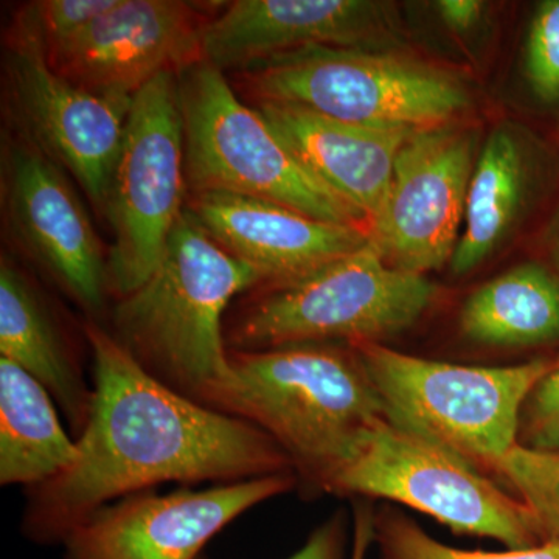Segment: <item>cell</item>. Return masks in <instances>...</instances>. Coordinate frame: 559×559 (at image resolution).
<instances>
[{"instance_id":"cell-1","label":"cell","mask_w":559,"mask_h":559,"mask_svg":"<svg viewBox=\"0 0 559 559\" xmlns=\"http://www.w3.org/2000/svg\"><path fill=\"white\" fill-rule=\"evenodd\" d=\"M84 334L94 380L90 418L75 462L32 488L22 533L33 543L62 546L95 511L167 481L234 484L293 468L264 430L168 388L97 323Z\"/></svg>"},{"instance_id":"cell-2","label":"cell","mask_w":559,"mask_h":559,"mask_svg":"<svg viewBox=\"0 0 559 559\" xmlns=\"http://www.w3.org/2000/svg\"><path fill=\"white\" fill-rule=\"evenodd\" d=\"M229 380L205 406L246 419L272 437L319 487L352 457L384 406L358 353L329 342L237 352Z\"/></svg>"},{"instance_id":"cell-3","label":"cell","mask_w":559,"mask_h":559,"mask_svg":"<svg viewBox=\"0 0 559 559\" xmlns=\"http://www.w3.org/2000/svg\"><path fill=\"white\" fill-rule=\"evenodd\" d=\"M260 283L186 207L156 270L117 301L112 336L154 378L204 403L230 377L227 307Z\"/></svg>"},{"instance_id":"cell-4","label":"cell","mask_w":559,"mask_h":559,"mask_svg":"<svg viewBox=\"0 0 559 559\" xmlns=\"http://www.w3.org/2000/svg\"><path fill=\"white\" fill-rule=\"evenodd\" d=\"M187 183L275 202L312 218L360 226L367 216L331 190L274 127L231 91L224 72L198 60L178 72Z\"/></svg>"},{"instance_id":"cell-5","label":"cell","mask_w":559,"mask_h":559,"mask_svg":"<svg viewBox=\"0 0 559 559\" xmlns=\"http://www.w3.org/2000/svg\"><path fill=\"white\" fill-rule=\"evenodd\" d=\"M352 347L380 393L388 421L489 468L520 444L525 403L555 364L459 366L378 342Z\"/></svg>"},{"instance_id":"cell-6","label":"cell","mask_w":559,"mask_h":559,"mask_svg":"<svg viewBox=\"0 0 559 559\" xmlns=\"http://www.w3.org/2000/svg\"><path fill=\"white\" fill-rule=\"evenodd\" d=\"M436 294L426 275L390 266L370 241L250 301L226 331L227 348L257 352L331 341L380 344L414 326Z\"/></svg>"},{"instance_id":"cell-7","label":"cell","mask_w":559,"mask_h":559,"mask_svg":"<svg viewBox=\"0 0 559 559\" xmlns=\"http://www.w3.org/2000/svg\"><path fill=\"white\" fill-rule=\"evenodd\" d=\"M246 81L261 103H288L374 128L444 127L469 103L450 73L370 49L294 51L246 70Z\"/></svg>"},{"instance_id":"cell-8","label":"cell","mask_w":559,"mask_h":559,"mask_svg":"<svg viewBox=\"0 0 559 559\" xmlns=\"http://www.w3.org/2000/svg\"><path fill=\"white\" fill-rule=\"evenodd\" d=\"M326 491L392 500L462 535L521 550L539 546L528 507L450 448L380 419L362 437Z\"/></svg>"},{"instance_id":"cell-9","label":"cell","mask_w":559,"mask_h":559,"mask_svg":"<svg viewBox=\"0 0 559 559\" xmlns=\"http://www.w3.org/2000/svg\"><path fill=\"white\" fill-rule=\"evenodd\" d=\"M186 135L178 72H164L132 97L106 197L112 229L109 290L127 297L156 270L186 212Z\"/></svg>"},{"instance_id":"cell-10","label":"cell","mask_w":559,"mask_h":559,"mask_svg":"<svg viewBox=\"0 0 559 559\" xmlns=\"http://www.w3.org/2000/svg\"><path fill=\"white\" fill-rule=\"evenodd\" d=\"M5 62L9 108L21 139L69 171L95 207L105 209L132 98L95 94L60 75L24 11L11 28Z\"/></svg>"},{"instance_id":"cell-11","label":"cell","mask_w":559,"mask_h":559,"mask_svg":"<svg viewBox=\"0 0 559 559\" xmlns=\"http://www.w3.org/2000/svg\"><path fill=\"white\" fill-rule=\"evenodd\" d=\"M476 160V139L468 130L444 124L412 132L369 230L390 266L425 275L451 261Z\"/></svg>"},{"instance_id":"cell-12","label":"cell","mask_w":559,"mask_h":559,"mask_svg":"<svg viewBox=\"0 0 559 559\" xmlns=\"http://www.w3.org/2000/svg\"><path fill=\"white\" fill-rule=\"evenodd\" d=\"M294 484L283 473L170 495L138 492L73 528L62 544L64 559H198L221 530Z\"/></svg>"},{"instance_id":"cell-13","label":"cell","mask_w":559,"mask_h":559,"mask_svg":"<svg viewBox=\"0 0 559 559\" xmlns=\"http://www.w3.org/2000/svg\"><path fill=\"white\" fill-rule=\"evenodd\" d=\"M3 205L10 234L87 312L109 296L108 259L64 170L24 139L3 153Z\"/></svg>"},{"instance_id":"cell-14","label":"cell","mask_w":559,"mask_h":559,"mask_svg":"<svg viewBox=\"0 0 559 559\" xmlns=\"http://www.w3.org/2000/svg\"><path fill=\"white\" fill-rule=\"evenodd\" d=\"M205 24L191 3L119 0L79 36L46 50L47 60L84 90L132 98L160 73L201 60Z\"/></svg>"},{"instance_id":"cell-15","label":"cell","mask_w":559,"mask_h":559,"mask_svg":"<svg viewBox=\"0 0 559 559\" xmlns=\"http://www.w3.org/2000/svg\"><path fill=\"white\" fill-rule=\"evenodd\" d=\"M388 7L369 0H237L202 31L201 60L248 70L314 47L367 49L393 35Z\"/></svg>"},{"instance_id":"cell-16","label":"cell","mask_w":559,"mask_h":559,"mask_svg":"<svg viewBox=\"0 0 559 559\" xmlns=\"http://www.w3.org/2000/svg\"><path fill=\"white\" fill-rule=\"evenodd\" d=\"M187 209L213 240L272 286L307 277L371 241L360 226L312 218L259 198L202 191Z\"/></svg>"},{"instance_id":"cell-17","label":"cell","mask_w":559,"mask_h":559,"mask_svg":"<svg viewBox=\"0 0 559 559\" xmlns=\"http://www.w3.org/2000/svg\"><path fill=\"white\" fill-rule=\"evenodd\" d=\"M259 109L325 186L370 224L380 216L400 151L414 131L347 123L288 103H260Z\"/></svg>"},{"instance_id":"cell-18","label":"cell","mask_w":559,"mask_h":559,"mask_svg":"<svg viewBox=\"0 0 559 559\" xmlns=\"http://www.w3.org/2000/svg\"><path fill=\"white\" fill-rule=\"evenodd\" d=\"M0 358L49 390L79 439L90 418L92 389L44 297L5 257L0 264Z\"/></svg>"},{"instance_id":"cell-19","label":"cell","mask_w":559,"mask_h":559,"mask_svg":"<svg viewBox=\"0 0 559 559\" xmlns=\"http://www.w3.org/2000/svg\"><path fill=\"white\" fill-rule=\"evenodd\" d=\"M76 454L49 390L0 358V484L39 487L64 473Z\"/></svg>"},{"instance_id":"cell-20","label":"cell","mask_w":559,"mask_h":559,"mask_svg":"<svg viewBox=\"0 0 559 559\" xmlns=\"http://www.w3.org/2000/svg\"><path fill=\"white\" fill-rule=\"evenodd\" d=\"M460 330L488 347H533L559 341V280L538 263L503 272L474 290Z\"/></svg>"},{"instance_id":"cell-21","label":"cell","mask_w":559,"mask_h":559,"mask_svg":"<svg viewBox=\"0 0 559 559\" xmlns=\"http://www.w3.org/2000/svg\"><path fill=\"white\" fill-rule=\"evenodd\" d=\"M525 190L524 146L509 128H496L489 132L471 176L465 227L450 261L455 275L469 274L495 252L520 215Z\"/></svg>"},{"instance_id":"cell-22","label":"cell","mask_w":559,"mask_h":559,"mask_svg":"<svg viewBox=\"0 0 559 559\" xmlns=\"http://www.w3.org/2000/svg\"><path fill=\"white\" fill-rule=\"evenodd\" d=\"M492 469L528 507L543 544L559 543V451L518 444Z\"/></svg>"},{"instance_id":"cell-23","label":"cell","mask_w":559,"mask_h":559,"mask_svg":"<svg viewBox=\"0 0 559 559\" xmlns=\"http://www.w3.org/2000/svg\"><path fill=\"white\" fill-rule=\"evenodd\" d=\"M373 543L380 547L382 559H559V543L506 551L455 549L433 539L417 522L392 509L374 514Z\"/></svg>"},{"instance_id":"cell-24","label":"cell","mask_w":559,"mask_h":559,"mask_svg":"<svg viewBox=\"0 0 559 559\" xmlns=\"http://www.w3.org/2000/svg\"><path fill=\"white\" fill-rule=\"evenodd\" d=\"M525 75L536 97L559 102V0L540 3L525 44Z\"/></svg>"},{"instance_id":"cell-25","label":"cell","mask_w":559,"mask_h":559,"mask_svg":"<svg viewBox=\"0 0 559 559\" xmlns=\"http://www.w3.org/2000/svg\"><path fill=\"white\" fill-rule=\"evenodd\" d=\"M117 3L119 0H40L22 11L35 25L46 50H51L86 31Z\"/></svg>"},{"instance_id":"cell-26","label":"cell","mask_w":559,"mask_h":559,"mask_svg":"<svg viewBox=\"0 0 559 559\" xmlns=\"http://www.w3.org/2000/svg\"><path fill=\"white\" fill-rule=\"evenodd\" d=\"M520 444L539 451H559V362L530 393L522 411Z\"/></svg>"},{"instance_id":"cell-27","label":"cell","mask_w":559,"mask_h":559,"mask_svg":"<svg viewBox=\"0 0 559 559\" xmlns=\"http://www.w3.org/2000/svg\"><path fill=\"white\" fill-rule=\"evenodd\" d=\"M347 520L337 513L311 533L307 543L288 559H344Z\"/></svg>"},{"instance_id":"cell-28","label":"cell","mask_w":559,"mask_h":559,"mask_svg":"<svg viewBox=\"0 0 559 559\" xmlns=\"http://www.w3.org/2000/svg\"><path fill=\"white\" fill-rule=\"evenodd\" d=\"M440 20L454 32H468L481 20L485 3L477 0H440L436 3Z\"/></svg>"},{"instance_id":"cell-29","label":"cell","mask_w":559,"mask_h":559,"mask_svg":"<svg viewBox=\"0 0 559 559\" xmlns=\"http://www.w3.org/2000/svg\"><path fill=\"white\" fill-rule=\"evenodd\" d=\"M374 539V514L369 507H360L355 513L352 554L349 559H367Z\"/></svg>"},{"instance_id":"cell-30","label":"cell","mask_w":559,"mask_h":559,"mask_svg":"<svg viewBox=\"0 0 559 559\" xmlns=\"http://www.w3.org/2000/svg\"><path fill=\"white\" fill-rule=\"evenodd\" d=\"M557 255H558V260H559V231L557 235Z\"/></svg>"}]
</instances>
